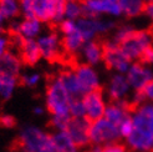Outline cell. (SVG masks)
Segmentation results:
<instances>
[{
  "mask_svg": "<svg viewBox=\"0 0 153 152\" xmlns=\"http://www.w3.org/2000/svg\"><path fill=\"white\" fill-rule=\"evenodd\" d=\"M132 131L127 143L137 152H153V104H141L132 111Z\"/></svg>",
  "mask_w": 153,
  "mask_h": 152,
  "instance_id": "obj_1",
  "label": "cell"
},
{
  "mask_svg": "<svg viewBox=\"0 0 153 152\" xmlns=\"http://www.w3.org/2000/svg\"><path fill=\"white\" fill-rule=\"evenodd\" d=\"M15 147L21 152H61L51 135L33 126L22 128Z\"/></svg>",
  "mask_w": 153,
  "mask_h": 152,
  "instance_id": "obj_2",
  "label": "cell"
},
{
  "mask_svg": "<svg viewBox=\"0 0 153 152\" xmlns=\"http://www.w3.org/2000/svg\"><path fill=\"white\" fill-rule=\"evenodd\" d=\"M70 100L71 96L68 95L59 77H53L49 82L46 91V106L50 113L52 116H71Z\"/></svg>",
  "mask_w": 153,
  "mask_h": 152,
  "instance_id": "obj_3",
  "label": "cell"
},
{
  "mask_svg": "<svg viewBox=\"0 0 153 152\" xmlns=\"http://www.w3.org/2000/svg\"><path fill=\"white\" fill-rule=\"evenodd\" d=\"M125 55L131 60H141L151 46H153L149 30H133L127 39L120 44Z\"/></svg>",
  "mask_w": 153,
  "mask_h": 152,
  "instance_id": "obj_4",
  "label": "cell"
},
{
  "mask_svg": "<svg viewBox=\"0 0 153 152\" xmlns=\"http://www.w3.org/2000/svg\"><path fill=\"white\" fill-rule=\"evenodd\" d=\"M60 26V33L62 34L61 37V42H62V50L67 55L74 56L77 55L83 44L86 41L77 28V22L74 20H62L59 24Z\"/></svg>",
  "mask_w": 153,
  "mask_h": 152,
  "instance_id": "obj_5",
  "label": "cell"
},
{
  "mask_svg": "<svg viewBox=\"0 0 153 152\" xmlns=\"http://www.w3.org/2000/svg\"><path fill=\"white\" fill-rule=\"evenodd\" d=\"M120 137L118 127L105 117L92 121L90 125V142L95 143L96 146L116 142Z\"/></svg>",
  "mask_w": 153,
  "mask_h": 152,
  "instance_id": "obj_6",
  "label": "cell"
},
{
  "mask_svg": "<svg viewBox=\"0 0 153 152\" xmlns=\"http://www.w3.org/2000/svg\"><path fill=\"white\" fill-rule=\"evenodd\" d=\"M76 22H77V28L85 41L96 40V37L98 35L110 33L114 26L112 20L103 19V18L82 16Z\"/></svg>",
  "mask_w": 153,
  "mask_h": 152,
  "instance_id": "obj_7",
  "label": "cell"
},
{
  "mask_svg": "<svg viewBox=\"0 0 153 152\" xmlns=\"http://www.w3.org/2000/svg\"><path fill=\"white\" fill-rule=\"evenodd\" d=\"M64 0H36L34 15L41 22L60 24L64 20Z\"/></svg>",
  "mask_w": 153,
  "mask_h": 152,
  "instance_id": "obj_8",
  "label": "cell"
},
{
  "mask_svg": "<svg viewBox=\"0 0 153 152\" xmlns=\"http://www.w3.org/2000/svg\"><path fill=\"white\" fill-rule=\"evenodd\" d=\"M102 61L108 69L117 71L118 74H126L131 66V60L125 55L121 46L111 40L103 44Z\"/></svg>",
  "mask_w": 153,
  "mask_h": 152,
  "instance_id": "obj_9",
  "label": "cell"
},
{
  "mask_svg": "<svg viewBox=\"0 0 153 152\" xmlns=\"http://www.w3.org/2000/svg\"><path fill=\"white\" fill-rule=\"evenodd\" d=\"M36 42L39 46L41 57L48 60V61H57L64 52L60 35L56 31H52V30L41 33V35L36 39Z\"/></svg>",
  "mask_w": 153,
  "mask_h": 152,
  "instance_id": "obj_10",
  "label": "cell"
},
{
  "mask_svg": "<svg viewBox=\"0 0 153 152\" xmlns=\"http://www.w3.org/2000/svg\"><path fill=\"white\" fill-rule=\"evenodd\" d=\"M83 16L102 18V16H121L122 13L117 1H103V0H82Z\"/></svg>",
  "mask_w": 153,
  "mask_h": 152,
  "instance_id": "obj_11",
  "label": "cell"
},
{
  "mask_svg": "<svg viewBox=\"0 0 153 152\" xmlns=\"http://www.w3.org/2000/svg\"><path fill=\"white\" fill-rule=\"evenodd\" d=\"M10 40H11V44H14L18 48L19 56L21 59L22 64L31 66L37 64V61L41 59L40 50L35 39H21L19 36L11 35Z\"/></svg>",
  "mask_w": 153,
  "mask_h": 152,
  "instance_id": "obj_12",
  "label": "cell"
},
{
  "mask_svg": "<svg viewBox=\"0 0 153 152\" xmlns=\"http://www.w3.org/2000/svg\"><path fill=\"white\" fill-rule=\"evenodd\" d=\"M90 125L86 117H71L65 131L77 147L85 146L90 142Z\"/></svg>",
  "mask_w": 153,
  "mask_h": 152,
  "instance_id": "obj_13",
  "label": "cell"
},
{
  "mask_svg": "<svg viewBox=\"0 0 153 152\" xmlns=\"http://www.w3.org/2000/svg\"><path fill=\"white\" fill-rule=\"evenodd\" d=\"M42 24L36 18H24L20 21H14L10 25L11 35L21 39H37L42 33Z\"/></svg>",
  "mask_w": 153,
  "mask_h": 152,
  "instance_id": "obj_14",
  "label": "cell"
},
{
  "mask_svg": "<svg viewBox=\"0 0 153 152\" xmlns=\"http://www.w3.org/2000/svg\"><path fill=\"white\" fill-rule=\"evenodd\" d=\"M126 77H127V81L129 83V86L133 87L137 91H142L143 87L147 85V83L153 80V71L152 69L143 64L141 61L138 63H134V64H131L129 69L127 70L126 72Z\"/></svg>",
  "mask_w": 153,
  "mask_h": 152,
  "instance_id": "obj_15",
  "label": "cell"
},
{
  "mask_svg": "<svg viewBox=\"0 0 153 152\" xmlns=\"http://www.w3.org/2000/svg\"><path fill=\"white\" fill-rule=\"evenodd\" d=\"M82 101L83 107H85V117L88 121L92 122V121L103 117L106 105L103 101V96L101 94V89L83 95Z\"/></svg>",
  "mask_w": 153,
  "mask_h": 152,
  "instance_id": "obj_16",
  "label": "cell"
},
{
  "mask_svg": "<svg viewBox=\"0 0 153 152\" xmlns=\"http://www.w3.org/2000/svg\"><path fill=\"white\" fill-rule=\"evenodd\" d=\"M74 72L79 80L82 95L92 92L95 90H100L98 76H97V72L92 69V66L86 64H79L75 66Z\"/></svg>",
  "mask_w": 153,
  "mask_h": 152,
  "instance_id": "obj_17",
  "label": "cell"
},
{
  "mask_svg": "<svg viewBox=\"0 0 153 152\" xmlns=\"http://www.w3.org/2000/svg\"><path fill=\"white\" fill-rule=\"evenodd\" d=\"M79 54L81 55L83 63L86 65L94 66L98 63L102 61V55H103V44H101L97 40H91L86 41L81 48Z\"/></svg>",
  "mask_w": 153,
  "mask_h": 152,
  "instance_id": "obj_18",
  "label": "cell"
},
{
  "mask_svg": "<svg viewBox=\"0 0 153 152\" xmlns=\"http://www.w3.org/2000/svg\"><path fill=\"white\" fill-rule=\"evenodd\" d=\"M129 83L127 81V77L123 74H116L112 76V79L110 80L108 83V96L113 102L122 101L128 90H129Z\"/></svg>",
  "mask_w": 153,
  "mask_h": 152,
  "instance_id": "obj_19",
  "label": "cell"
},
{
  "mask_svg": "<svg viewBox=\"0 0 153 152\" xmlns=\"http://www.w3.org/2000/svg\"><path fill=\"white\" fill-rule=\"evenodd\" d=\"M22 61L18 54L7 50L5 54L0 56V74L10 75L18 77L21 71Z\"/></svg>",
  "mask_w": 153,
  "mask_h": 152,
  "instance_id": "obj_20",
  "label": "cell"
},
{
  "mask_svg": "<svg viewBox=\"0 0 153 152\" xmlns=\"http://www.w3.org/2000/svg\"><path fill=\"white\" fill-rule=\"evenodd\" d=\"M57 77L71 97H81L82 96L80 83H79V80L76 77L74 70H62L59 74Z\"/></svg>",
  "mask_w": 153,
  "mask_h": 152,
  "instance_id": "obj_21",
  "label": "cell"
},
{
  "mask_svg": "<svg viewBox=\"0 0 153 152\" xmlns=\"http://www.w3.org/2000/svg\"><path fill=\"white\" fill-rule=\"evenodd\" d=\"M122 15L127 18H137L143 14L146 3L143 0H118Z\"/></svg>",
  "mask_w": 153,
  "mask_h": 152,
  "instance_id": "obj_22",
  "label": "cell"
},
{
  "mask_svg": "<svg viewBox=\"0 0 153 152\" xmlns=\"http://www.w3.org/2000/svg\"><path fill=\"white\" fill-rule=\"evenodd\" d=\"M18 77L5 74H0V97L3 100H9L18 85Z\"/></svg>",
  "mask_w": 153,
  "mask_h": 152,
  "instance_id": "obj_23",
  "label": "cell"
},
{
  "mask_svg": "<svg viewBox=\"0 0 153 152\" xmlns=\"http://www.w3.org/2000/svg\"><path fill=\"white\" fill-rule=\"evenodd\" d=\"M52 137L61 152H77V146L74 143L66 131H57L55 135H52Z\"/></svg>",
  "mask_w": 153,
  "mask_h": 152,
  "instance_id": "obj_24",
  "label": "cell"
},
{
  "mask_svg": "<svg viewBox=\"0 0 153 152\" xmlns=\"http://www.w3.org/2000/svg\"><path fill=\"white\" fill-rule=\"evenodd\" d=\"M83 16L81 1H65L64 6V20L77 21Z\"/></svg>",
  "mask_w": 153,
  "mask_h": 152,
  "instance_id": "obj_25",
  "label": "cell"
},
{
  "mask_svg": "<svg viewBox=\"0 0 153 152\" xmlns=\"http://www.w3.org/2000/svg\"><path fill=\"white\" fill-rule=\"evenodd\" d=\"M0 11L7 19H15L20 14L19 0H0Z\"/></svg>",
  "mask_w": 153,
  "mask_h": 152,
  "instance_id": "obj_26",
  "label": "cell"
},
{
  "mask_svg": "<svg viewBox=\"0 0 153 152\" xmlns=\"http://www.w3.org/2000/svg\"><path fill=\"white\" fill-rule=\"evenodd\" d=\"M70 115L71 117H85V107H83L82 97H71Z\"/></svg>",
  "mask_w": 153,
  "mask_h": 152,
  "instance_id": "obj_27",
  "label": "cell"
},
{
  "mask_svg": "<svg viewBox=\"0 0 153 152\" xmlns=\"http://www.w3.org/2000/svg\"><path fill=\"white\" fill-rule=\"evenodd\" d=\"M134 30V28H132L131 25H122L120 28H117L116 30H114V33H113V36H112V40L113 42H116V44H121V42H123L127 37L131 35V33Z\"/></svg>",
  "mask_w": 153,
  "mask_h": 152,
  "instance_id": "obj_28",
  "label": "cell"
},
{
  "mask_svg": "<svg viewBox=\"0 0 153 152\" xmlns=\"http://www.w3.org/2000/svg\"><path fill=\"white\" fill-rule=\"evenodd\" d=\"M35 3L36 0H19V9L22 18H35Z\"/></svg>",
  "mask_w": 153,
  "mask_h": 152,
  "instance_id": "obj_29",
  "label": "cell"
},
{
  "mask_svg": "<svg viewBox=\"0 0 153 152\" xmlns=\"http://www.w3.org/2000/svg\"><path fill=\"white\" fill-rule=\"evenodd\" d=\"M91 152H127L126 147L118 142H110L95 147Z\"/></svg>",
  "mask_w": 153,
  "mask_h": 152,
  "instance_id": "obj_30",
  "label": "cell"
},
{
  "mask_svg": "<svg viewBox=\"0 0 153 152\" xmlns=\"http://www.w3.org/2000/svg\"><path fill=\"white\" fill-rule=\"evenodd\" d=\"M71 116H52L51 124L57 131H65Z\"/></svg>",
  "mask_w": 153,
  "mask_h": 152,
  "instance_id": "obj_31",
  "label": "cell"
},
{
  "mask_svg": "<svg viewBox=\"0 0 153 152\" xmlns=\"http://www.w3.org/2000/svg\"><path fill=\"white\" fill-rule=\"evenodd\" d=\"M118 131H120V136H121V137L127 139V136L131 133V131H132V121H131V116H129L128 118H126L123 122H122V124L118 126Z\"/></svg>",
  "mask_w": 153,
  "mask_h": 152,
  "instance_id": "obj_32",
  "label": "cell"
},
{
  "mask_svg": "<svg viewBox=\"0 0 153 152\" xmlns=\"http://www.w3.org/2000/svg\"><path fill=\"white\" fill-rule=\"evenodd\" d=\"M39 81H40L39 74H30V75H25L21 77V82L26 86H35L36 83H39Z\"/></svg>",
  "mask_w": 153,
  "mask_h": 152,
  "instance_id": "obj_33",
  "label": "cell"
},
{
  "mask_svg": "<svg viewBox=\"0 0 153 152\" xmlns=\"http://www.w3.org/2000/svg\"><path fill=\"white\" fill-rule=\"evenodd\" d=\"M16 124V120H15L11 115H7V113H4V115H0V126L6 127V128H11Z\"/></svg>",
  "mask_w": 153,
  "mask_h": 152,
  "instance_id": "obj_34",
  "label": "cell"
},
{
  "mask_svg": "<svg viewBox=\"0 0 153 152\" xmlns=\"http://www.w3.org/2000/svg\"><path fill=\"white\" fill-rule=\"evenodd\" d=\"M137 92H141L142 97L146 100V98H148V100H152L153 101V80H151L146 86L143 87L142 91H137Z\"/></svg>",
  "mask_w": 153,
  "mask_h": 152,
  "instance_id": "obj_35",
  "label": "cell"
},
{
  "mask_svg": "<svg viewBox=\"0 0 153 152\" xmlns=\"http://www.w3.org/2000/svg\"><path fill=\"white\" fill-rule=\"evenodd\" d=\"M141 63L146 64V65H153V46H151L146 52H144V55L142 56L141 59Z\"/></svg>",
  "mask_w": 153,
  "mask_h": 152,
  "instance_id": "obj_36",
  "label": "cell"
},
{
  "mask_svg": "<svg viewBox=\"0 0 153 152\" xmlns=\"http://www.w3.org/2000/svg\"><path fill=\"white\" fill-rule=\"evenodd\" d=\"M143 14L146 15V16L153 21V1L151 3H147L146 5H144V10H143Z\"/></svg>",
  "mask_w": 153,
  "mask_h": 152,
  "instance_id": "obj_37",
  "label": "cell"
},
{
  "mask_svg": "<svg viewBox=\"0 0 153 152\" xmlns=\"http://www.w3.org/2000/svg\"><path fill=\"white\" fill-rule=\"evenodd\" d=\"M7 21H9V19H7L5 15L0 11V33H3L5 30V28L7 25Z\"/></svg>",
  "mask_w": 153,
  "mask_h": 152,
  "instance_id": "obj_38",
  "label": "cell"
},
{
  "mask_svg": "<svg viewBox=\"0 0 153 152\" xmlns=\"http://www.w3.org/2000/svg\"><path fill=\"white\" fill-rule=\"evenodd\" d=\"M34 112L36 113V115H40V113H42V107H35Z\"/></svg>",
  "mask_w": 153,
  "mask_h": 152,
  "instance_id": "obj_39",
  "label": "cell"
},
{
  "mask_svg": "<svg viewBox=\"0 0 153 152\" xmlns=\"http://www.w3.org/2000/svg\"><path fill=\"white\" fill-rule=\"evenodd\" d=\"M7 152H21V151H20V150L18 148V147H15V146H14V148H13V150H10V151H7Z\"/></svg>",
  "mask_w": 153,
  "mask_h": 152,
  "instance_id": "obj_40",
  "label": "cell"
},
{
  "mask_svg": "<svg viewBox=\"0 0 153 152\" xmlns=\"http://www.w3.org/2000/svg\"><path fill=\"white\" fill-rule=\"evenodd\" d=\"M149 33H151V36H152V42H153V28L149 30Z\"/></svg>",
  "mask_w": 153,
  "mask_h": 152,
  "instance_id": "obj_41",
  "label": "cell"
},
{
  "mask_svg": "<svg viewBox=\"0 0 153 152\" xmlns=\"http://www.w3.org/2000/svg\"><path fill=\"white\" fill-rule=\"evenodd\" d=\"M64 1H82V0H64Z\"/></svg>",
  "mask_w": 153,
  "mask_h": 152,
  "instance_id": "obj_42",
  "label": "cell"
},
{
  "mask_svg": "<svg viewBox=\"0 0 153 152\" xmlns=\"http://www.w3.org/2000/svg\"><path fill=\"white\" fill-rule=\"evenodd\" d=\"M143 1H144V3H146V4H147V3H151V1H153V0H143Z\"/></svg>",
  "mask_w": 153,
  "mask_h": 152,
  "instance_id": "obj_43",
  "label": "cell"
},
{
  "mask_svg": "<svg viewBox=\"0 0 153 152\" xmlns=\"http://www.w3.org/2000/svg\"><path fill=\"white\" fill-rule=\"evenodd\" d=\"M103 1H118V0H103Z\"/></svg>",
  "mask_w": 153,
  "mask_h": 152,
  "instance_id": "obj_44",
  "label": "cell"
}]
</instances>
